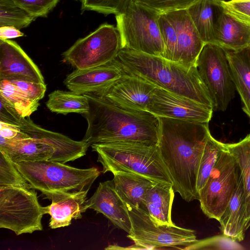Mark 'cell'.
<instances>
[{"mask_svg": "<svg viewBox=\"0 0 250 250\" xmlns=\"http://www.w3.org/2000/svg\"><path fill=\"white\" fill-rule=\"evenodd\" d=\"M161 14L169 12L187 9L197 0H132Z\"/></svg>", "mask_w": 250, "mask_h": 250, "instance_id": "cell-36", "label": "cell"}, {"mask_svg": "<svg viewBox=\"0 0 250 250\" xmlns=\"http://www.w3.org/2000/svg\"><path fill=\"white\" fill-rule=\"evenodd\" d=\"M224 50L243 104L242 109L250 120V46L237 51Z\"/></svg>", "mask_w": 250, "mask_h": 250, "instance_id": "cell-25", "label": "cell"}, {"mask_svg": "<svg viewBox=\"0 0 250 250\" xmlns=\"http://www.w3.org/2000/svg\"><path fill=\"white\" fill-rule=\"evenodd\" d=\"M224 147V143L216 140L211 135L207 141L198 171L196 182L198 194L208 181L215 166L219 155Z\"/></svg>", "mask_w": 250, "mask_h": 250, "instance_id": "cell-30", "label": "cell"}, {"mask_svg": "<svg viewBox=\"0 0 250 250\" xmlns=\"http://www.w3.org/2000/svg\"><path fill=\"white\" fill-rule=\"evenodd\" d=\"M46 105L51 112L64 115L70 113L84 115L89 110V102L86 96L71 91H54L49 94Z\"/></svg>", "mask_w": 250, "mask_h": 250, "instance_id": "cell-27", "label": "cell"}, {"mask_svg": "<svg viewBox=\"0 0 250 250\" xmlns=\"http://www.w3.org/2000/svg\"><path fill=\"white\" fill-rule=\"evenodd\" d=\"M0 98L14 107L24 118L30 116L40 105L8 81H0Z\"/></svg>", "mask_w": 250, "mask_h": 250, "instance_id": "cell-29", "label": "cell"}, {"mask_svg": "<svg viewBox=\"0 0 250 250\" xmlns=\"http://www.w3.org/2000/svg\"><path fill=\"white\" fill-rule=\"evenodd\" d=\"M158 117V147L174 190L188 202L198 200L197 177L205 145L211 136L208 123Z\"/></svg>", "mask_w": 250, "mask_h": 250, "instance_id": "cell-1", "label": "cell"}, {"mask_svg": "<svg viewBox=\"0 0 250 250\" xmlns=\"http://www.w3.org/2000/svg\"><path fill=\"white\" fill-rule=\"evenodd\" d=\"M213 44L232 51L250 46V26L226 13L217 1Z\"/></svg>", "mask_w": 250, "mask_h": 250, "instance_id": "cell-20", "label": "cell"}, {"mask_svg": "<svg viewBox=\"0 0 250 250\" xmlns=\"http://www.w3.org/2000/svg\"><path fill=\"white\" fill-rule=\"evenodd\" d=\"M92 150L102 172H128L143 176L154 182L173 186L172 179L161 157L158 145L137 142L94 144Z\"/></svg>", "mask_w": 250, "mask_h": 250, "instance_id": "cell-4", "label": "cell"}, {"mask_svg": "<svg viewBox=\"0 0 250 250\" xmlns=\"http://www.w3.org/2000/svg\"><path fill=\"white\" fill-rule=\"evenodd\" d=\"M238 242L224 234L201 240L183 248L182 250H243Z\"/></svg>", "mask_w": 250, "mask_h": 250, "instance_id": "cell-34", "label": "cell"}, {"mask_svg": "<svg viewBox=\"0 0 250 250\" xmlns=\"http://www.w3.org/2000/svg\"><path fill=\"white\" fill-rule=\"evenodd\" d=\"M115 60L125 73L188 97L213 109L209 92L196 65L188 68L161 56L126 48H122Z\"/></svg>", "mask_w": 250, "mask_h": 250, "instance_id": "cell-3", "label": "cell"}, {"mask_svg": "<svg viewBox=\"0 0 250 250\" xmlns=\"http://www.w3.org/2000/svg\"><path fill=\"white\" fill-rule=\"evenodd\" d=\"M241 170L246 202V230L250 227V133L239 142L225 144Z\"/></svg>", "mask_w": 250, "mask_h": 250, "instance_id": "cell-28", "label": "cell"}, {"mask_svg": "<svg viewBox=\"0 0 250 250\" xmlns=\"http://www.w3.org/2000/svg\"><path fill=\"white\" fill-rule=\"evenodd\" d=\"M85 206L103 214L116 228L130 232L131 223L126 205L117 193L112 180L100 182Z\"/></svg>", "mask_w": 250, "mask_h": 250, "instance_id": "cell-18", "label": "cell"}, {"mask_svg": "<svg viewBox=\"0 0 250 250\" xmlns=\"http://www.w3.org/2000/svg\"><path fill=\"white\" fill-rule=\"evenodd\" d=\"M160 14L132 0L115 15L122 48L162 57L165 50L159 18Z\"/></svg>", "mask_w": 250, "mask_h": 250, "instance_id": "cell-6", "label": "cell"}, {"mask_svg": "<svg viewBox=\"0 0 250 250\" xmlns=\"http://www.w3.org/2000/svg\"><path fill=\"white\" fill-rule=\"evenodd\" d=\"M0 151L4 152L14 163L22 161L49 160L55 149L42 140L30 137L10 141L0 136Z\"/></svg>", "mask_w": 250, "mask_h": 250, "instance_id": "cell-22", "label": "cell"}, {"mask_svg": "<svg viewBox=\"0 0 250 250\" xmlns=\"http://www.w3.org/2000/svg\"><path fill=\"white\" fill-rule=\"evenodd\" d=\"M156 85L136 76L124 74L99 94L126 110L147 111Z\"/></svg>", "mask_w": 250, "mask_h": 250, "instance_id": "cell-13", "label": "cell"}, {"mask_svg": "<svg viewBox=\"0 0 250 250\" xmlns=\"http://www.w3.org/2000/svg\"><path fill=\"white\" fill-rule=\"evenodd\" d=\"M36 19L12 0H0V27L11 26L21 29Z\"/></svg>", "mask_w": 250, "mask_h": 250, "instance_id": "cell-31", "label": "cell"}, {"mask_svg": "<svg viewBox=\"0 0 250 250\" xmlns=\"http://www.w3.org/2000/svg\"><path fill=\"white\" fill-rule=\"evenodd\" d=\"M45 83L36 64L15 42L0 39V81Z\"/></svg>", "mask_w": 250, "mask_h": 250, "instance_id": "cell-14", "label": "cell"}, {"mask_svg": "<svg viewBox=\"0 0 250 250\" xmlns=\"http://www.w3.org/2000/svg\"><path fill=\"white\" fill-rule=\"evenodd\" d=\"M84 95L88 100L89 110L84 114L87 128L83 140L89 146L117 142L158 144V116L147 111L123 109L101 95Z\"/></svg>", "mask_w": 250, "mask_h": 250, "instance_id": "cell-2", "label": "cell"}, {"mask_svg": "<svg viewBox=\"0 0 250 250\" xmlns=\"http://www.w3.org/2000/svg\"><path fill=\"white\" fill-rule=\"evenodd\" d=\"M0 121L19 126L23 117L13 106L0 98Z\"/></svg>", "mask_w": 250, "mask_h": 250, "instance_id": "cell-40", "label": "cell"}, {"mask_svg": "<svg viewBox=\"0 0 250 250\" xmlns=\"http://www.w3.org/2000/svg\"><path fill=\"white\" fill-rule=\"evenodd\" d=\"M126 207L131 223V228L127 237L134 244L123 249H179L178 247H185L196 240L194 230L176 225H159L144 211L129 205Z\"/></svg>", "mask_w": 250, "mask_h": 250, "instance_id": "cell-8", "label": "cell"}, {"mask_svg": "<svg viewBox=\"0 0 250 250\" xmlns=\"http://www.w3.org/2000/svg\"><path fill=\"white\" fill-rule=\"evenodd\" d=\"M44 199L51 201L50 205L43 207L44 214L50 216L49 226L54 229L67 227L72 219H80L87 210L85 206L88 191H42Z\"/></svg>", "mask_w": 250, "mask_h": 250, "instance_id": "cell-19", "label": "cell"}, {"mask_svg": "<svg viewBox=\"0 0 250 250\" xmlns=\"http://www.w3.org/2000/svg\"><path fill=\"white\" fill-rule=\"evenodd\" d=\"M217 2H219V1H225V0H215Z\"/></svg>", "mask_w": 250, "mask_h": 250, "instance_id": "cell-43", "label": "cell"}, {"mask_svg": "<svg viewBox=\"0 0 250 250\" xmlns=\"http://www.w3.org/2000/svg\"><path fill=\"white\" fill-rule=\"evenodd\" d=\"M217 2L226 13L250 26V0H228Z\"/></svg>", "mask_w": 250, "mask_h": 250, "instance_id": "cell-37", "label": "cell"}, {"mask_svg": "<svg viewBox=\"0 0 250 250\" xmlns=\"http://www.w3.org/2000/svg\"><path fill=\"white\" fill-rule=\"evenodd\" d=\"M15 164L32 188L41 192L88 191L101 173L95 167L78 168L49 160Z\"/></svg>", "mask_w": 250, "mask_h": 250, "instance_id": "cell-5", "label": "cell"}, {"mask_svg": "<svg viewBox=\"0 0 250 250\" xmlns=\"http://www.w3.org/2000/svg\"><path fill=\"white\" fill-rule=\"evenodd\" d=\"M0 186L33 188L17 169L15 163L2 151H0Z\"/></svg>", "mask_w": 250, "mask_h": 250, "instance_id": "cell-32", "label": "cell"}, {"mask_svg": "<svg viewBox=\"0 0 250 250\" xmlns=\"http://www.w3.org/2000/svg\"><path fill=\"white\" fill-rule=\"evenodd\" d=\"M24 34L20 29L11 26L0 27V39L9 40L24 36Z\"/></svg>", "mask_w": 250, "mask_h": 250, "instance_id": "cell-42", "label": "cell"}, {"mask_svg": "<svg viewBox=\"0 0 250 250\" xmlns=\"http://www.w3.org/2000/svg\"><path fill=\"white\" fill-rule=\"evenodd\" d=\"M122 48L116 27L105 23L84 38L78 40L62 56L77 69L90 68L113 60Z\"/></svg>", "mask_w": 250, "mask_h": 250, "instance_id": "cell-9", "label": "cell"}, {"mask_svg": "<svg viewBox=\"0 0 250 250\" xmlns=\"http://www.w3.org/2000/svg\"><path fill=\"white\" fill-rule=\"evenodd\" d=\"M44 214L34 188L0 186V228L17 235L42 230Z\"/></svg>", "mask_w": 250, "mask_h": 250, "instance_id": "cell-7", "label": "cell"}, {"mask_svg": "<svg viewBox=\"0 0 250 250\" xmlns=\"http://www.w3.org/2000/svg\"><path fill=\"white\" fill-rule=\"evenodd\" d=\"M174 25L177 33L175 62L190 68L196 61L205 43L197 32L187 9L165 13Z\"/></svg>", "mask_w": 250, "mask_h": 250, "instance_id": "cell-17", "label": "cell"}, {"mask_svg": "<svg viewBox=\"0 0 250 250\" xmlns=\"http://www.w3.org/2000/svg\"><path fill=\"white\" fill-rule=\"evenodd\" d=\"M175 191L170 184L154 182L146 191L145 203L146 213L161 225L174 226L171 220V208Z\"/></svg>", "mask_w": 250, "mask_h": 250, "instance_id": "cell-23", "label": "cell"}, {"mask_svg": "<svg viewBox=\"0 0 250 250\" xmlns=\"http://www.w3.org/2000/svg\"><path fill=\"white\" fill-rule=\"evenodd\" d=\"M24 93L29 99L39 102L44 96L46 90L45 83H38L24 81H10Z\"/></svg>", "mask_w": 250, "mask_h": 250, "instance_id": "cell-39", "label": "cell"}, {"mask_svg": "<svg viewBox=\"0 0 250 250\" xmlns=\"http://www.w3.org/2000/svg\"><path fill=\"white\" fill-rule=\"evenodd\" d=\"M195 65L209 92L213 110L224 111L234 98L236 88L224 49L214 44L206 43Z\"/></svg>", "mask_w": 250, "mask_h": 250, "instance_id": "cell-11", "label": "cell"}, {"mask_svg": "<svg viewBox=\"0 0 250 250\" xmlns=\"http://www.w3.org/2000/svg\"><path fill=\"white\" fill-rule=\"evenodd\" d=\"M246 198L240 171L232 195L218 220L223 234L237 242L243 241L246 231Z\"/></svg>", "mask_w": 250, "mask_h": 250, "instance_id": "cell-21", "label": "cell"}, {"mask_svg": "<svg viewBox=\"0 0 250 250\" xmlns=\"http://www.w3.org/2000/svg\"><path fill=\"white\" fill-rule=\"evenodd\" d=\"M19 127L30 137L42 140L54 147L55 154L49 161L63 164L74 161L84 156L89 146L83 140L75 141L62 134L40 127L30 116L23 118Z\"/></svg>", "mask_w": 250, "mask_h": 250, "instance_id": "cell-16", "label": "cell"}, {"mask_svg": "<svg viewBox=\"0 0 250 250\" xmlns=\"http://www.w3.org/2000/svg\"><path fill=\"white\" fill-rule=\"evenodd\" d=\"M82 11H93L104 15L122 13L132 0H81Z\"/></svg>", "mask_w": 250, "mask_h": 250, "instance_id": "cell-35", "label": "cell"}, {"mask_svg": "<svg viewBox=\"0 0 250 250\" xmlns=\"http://www.w3.org/2000/svg\"><path fill=\"white\" fill-rule=\"evenodd\" d=\"M159 26L165 50L162 57L173 62L176 61L177 37L176 29L165 14L159 18Z\"/></svg>", "mask_w": 250, "mask_h": 250, "instance_id": "cell-33", "label": "cell"}, {"mask_svg": "<svg viewBox=\"0 0 250 250\" xmlns=\"http://www.w3.org/2000/svg\"><path fill=\"white\" fill-rule=\"evenodd\" d=\"M240 171L225 144L208 181L198 193L201 209L209 218L219 220L232 195Z\"/></svg>", "mask_w": 250, "mask_h": 250, "instance_id": "cell-10", "label": "cell"}, {"mask_svg": "<svg viewBox=\"0 0 250 250\" xmlns=\"http://www.w3.org/2000/svg\"><path fill=\"white\" fill-rule=\"evenodd\" d=\"M124 74L114 59L96 67L76 69L67 75L63 83L69 90L78 94H99Z\"/></svg>", "mask_w": 250, "mask_h": 250, "instance_id": "cell-15", "label": "cell"}, {"mask_svg": "<svg viewBox=\"0 0 250 250\" xmlns=\"http://www.w3.org/2000/svg\"><path fill=\"white\" fill-rule=\"evenodd\" d=\"M0 136L10 141H15L30 138L19 126L0 121Z\"/></svg>", "mask_w": 250, "mask_h": 250, "instance_id": "cell-41", "label": "cell"}, {"mask_svg": "<svg viewBox=\"0 0 250 250\" xmlns=\"http://www.w3.org/2000/svg\"><path fill=\"white\" fill-rule=\"evenodd\" d=\"M147 111L157 116L208 123L213 110L188 97L157 87L151 97Z\"/></svg>", "mask_w": 250, "mask_h": 250, "instance_id": "cell-12", "label": "cell"}, {"mask_svg": "<svg viewBox=\"0 0 250 250\" xmlns=\"http://www.w3.org/2000/svg\"><path fill=\"white\" fill-rule=\"evenodd\" d=\"M29 15L36 19L45 17L60 0H12Z\"/></svg>", "mask_w": 250, "mask_h": 250, "instance_id": "cell-38", "label": "cell"}, {"mask_svg": "<svg viewBox=\"0 0 250 250\" xmlns=\"http://www.w3.org/2000/svg\"><path fill=\"white\" fill-rule=\"evenodd\" d=\"M113 174L115 188L124 203L146 213L145 196L154 182L131 172H117Z\"/></svg>", "mask_w": 250, "mask_h": 250, "instance_id": "cell-24", "label": "cell"}, {"mask_svg": "<svg viewBox=\"0 0 250 250\" xmlns=\"http://www.w3.org/2000/svg\"><path fill=\"white\" fill-rule=\"evenodd\" d=\"M216 8L215 0H197L187 9L200 38L205 44L214 42Z\"/></svg>", "mask_w": 250, "mask_h": 250, "instance_id": "cell-26", "label": "cell"}]
</instances>
